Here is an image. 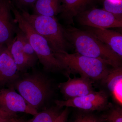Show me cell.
Masks as SVG:
<instances>
[{
	"label": "cell",
	"mask_w": 122,
	"mask_h": 122,
	"mask_svg": "<svg viewBox=\"0 0 122 122\" xmlns=\"http://www.w3.org/2000/svg\"><path fill=\"white\" fill-rule=\"evenodd\" d=\"M9 86L17 90L28 105L38 112L48 102L53 93L50 79L36 70L30 73H20Z\"/></svg>",
	"instance_id": "cell-1"
},
{
	"label": "cell",
	"mask_w": 122,
	"mask_h": 122,
	"mask_svg": "<svg viewBox=\"0 0 122 122\" xmlns=\"http://www.w3.org/2000/svg\"><path fill=\"white\" fill-rule=\"evenodd\" d=\"M64 30L66 38L74 46L76 52L104 61L113 68L122 66V58L87 30L73 27Z\"/></svg>",
	"instance_id": "cell-2"
},
{
	"label": "cell",
	"mask_w": 122,
	"mask_h": 122,
	"mask_svg": "<svg viewBox=\"0 0 122 122\" xmlns=\"http://www.w3.org/2000/svg\"><path fill=\"white\" fill-rule=\"evenodd\" d=\"M55 56L61 63L65 75L78 74L82 77L93 81H102L111 68L104 61L86 56L78 53L70 54L66 51L54 53Z\"/></svg>",
	"instance_id": "cell-3"
},
{
	"label": "cell",
	"mask_w": 122,
	"mask_h": 122,
	"mask_svg": "<svg viewBox=\"0 0 122 122\" xmlns=\"http://www.w3.org/2000/svg\"><path fill=\"white\" fill-rule=\"evenodd\" d=\"M10 6L18 26L28 39L44 70L51 72L64 71L63 65L55 56L45 38L34 30L11 1Z\"/></svg>",
	"instance_id": "cell-4"
},
{
	"label": "cell",
	"mask_w": 122,
	"mask_h": 122,
	"mask_svg": "<svg viewBox=\"0 0 122 122\" xmlns=\"http://www.w3.org/2000/svg\"><path fill=\"white\" fill-rule=\"evenodd\" d=\"M19 11L34 30L45 38L53 53L66 51L69 46V42L65 36L64 28L55 17Z\"/></svg>",
	"instance_id": "cell-5"
},
{
	"label": "cell",
	"mask_w": 122,
	"mask_h": 122,
	"mask_svg": "<svg viewBox=\"0 0 122 122\" xmlns=\"http://www.w3.org/2000/svg\"><path fill=\"white\" fill-rule=\"evenodd\" d=\"M55 103L61 107H71L88 111L103 110L109 109L112 105L109 102L108 94L103 90L66 100H56Z\"/></svg>",
	"instance_id": "cell-6"
},
{
	"label": "cell",
	"mask_w": 122,
	"mask_h": 122,
	"mask_svg": "<svg viewBox=\"0 0 122 122\" xmlns=\"http://www.w3.org/2000/svg\"><path fill=\"white\" fill-rule=\"evenodd\" d=\"M81 25L97 28H121L122 17L105 10L93 8L81 13L77 16Z\"/></svg>",
	"instance_id": "cell-7"
},
{
	"label": "cell",
	"mask_w": 122,
	"mask_h": 122,
	"mask_svg": "<svg viewBox=\"0 0 122 122\" xmlns=\"http://www.w3.org/2000/svg\"><path fill=\"white\" fill-rule=\"evenodd\" d=\"M0 109L8 113L16 114L22 112L33 116L38 112L30 106L12 86L0 89Z\"/></svg>",
	"instance_id": "cell-8"
},
{
	"label": "cell",
	"mask_w": 122,
	"mask_h": 122,
	"mask_svg": "<svg viewBox=\"0 0 122 122\" xmlns=\"http://www.w3.org/2000/svg\"><path fill=\"white\" fill-rule=\"evenodd\" d=\"M10 0L0 2V44L10 46L15 38L18 26L11 14Z\"/></svg>",
	"instance_id": "cell-9"
},
{
	"label": "cell",
	"mask_w": 122,
	"mask_h": 122,
	"mask_svg": "<svg viewBox=\"0 0 122 122\" xmlns=\"http://www.w3.org/2000/svg\"><path fill=\"white\" fill-rule=\"evenodd\" d=\"M68 80L59 84L58 87L65 100L86 95L94 91L92 81L85 77L72 78L66 75Z\"/></svg>",
	"instance_id": "cell-10"
},
{
	"label": "cell",
	"mask_w": 122,
	"mask_h": 122,
	"mask_svg": "<svg viewBox=\"0 0 122 122\" xmlns=\"http://www.w3.org/2000/svg\"><path fill=\"white\" fill-rule=\"evenodd\" d=\"M103 0H61V17L68 24L73 23V19L79 14L92 8Z\"/></svg>",
	"instance_id": "cell-11"
},
{
	"label": "cell",
	"mask_w": 122,
	"mask_h": 122,
	"mask_svg": "<svg viewBox=\"0 0 122 122\" xmlns=\"http://www.w3.org/2000/svg\"><path fill=\"white\" fill-rule=\"evenodd\" d=\"M20 74L7 48L0 57V87H8L19 77Z\"/></svg>",
	"instance_id": "cell-12"
},
{
	"label": "cell",
	"mask_w": 122,
	"mask_h": 122,
	"mask_svg": "<svg viewBox=\"0 0 122 122\" xmlns=\"http://www.w3.org/2000/svg\"><path fill=\"white\" fill-rule=\"evenodd\" d=\"M7 49L20 73L27 72L28 70L35 66L28 58L24 52L21 30L19 28L13 41Z\"/></svg>",
	"instance_id": "cell-13"
},
{
	"label": "cell",
	"mask_w": 122,
	"mask_h": 122,
	"mask_svg": "<svg viewBox=\"0 0 122 122\" xmlns=\"http://www.w3.org/2000/svg\"><path fill=\"white\" fill-rule=\"evenodd\" d=\"M101 81L109 91L113 100L117 105L122 107V66L111 68L107 75Z\"/></svg>",
	"instance_id": "cell-14"
},
{
	"label": "cell",
	"mask_w": 122,
	"mask_h": 122,
	"mask_svg": "<svg viewBox=\"0 0 122 122\" xmlns=\"http://www.w3.org/2000/svg\"><path fill=\"white\" fill-rule=\"evenodd\" d=\"M87 31L111 49L120 57H122V35L120 33L106 29L91 27Z\"/></svg>",
	"instance_id": "cell-15"
},
{
	"label": "cell",
	"mask_w": 122,
	"mask_h": 122,
	"mask_svg": "<svg viewBox=\"0 0 122 122\" xmlns=\"http://www.w3.org/2000/svg\"><path fill=\"white\" fill-rule=\"evenodd\" d=\"M33 14L55 17L61 13V0H36L33 8Z\"/></svg>",
	"instance_id": "cell-16"
},
{
	"label": "cell",
	"mask_w": 122,
	"mask_h": 122,
	"mask_svg": "<svg viewBox=\"0 0 122 122\" xmlns=\"http://www.w3.org/2000/svg\"><path fill=\"white\" fill-rule=\"evenodd\" d=\"M61 108L56 105L46 109L38 112L33 118L29 120V122H56L61 113L60 110Z\"/></svg>",
	"instance_id": "cell-17"
},
{
	"label": "cell",
	"mask_w": 122,
	"mask_h": 122,
	"mask_svg": "<svg viewBox=\"0 0 122 122\" xmlns=\"http://www.w3.org/2000/svg\"><path fill=\"white\" fill-rule=\"evenodd\" d=\"M109 111L103 115L101 118L103 122H122V107L117 105L109 107Z\"/></svg>",
	"instance_id": "cell-18"
},
{
	"label": "cell",
	"mask_w": 122,
	"mask_h": 122,
	"mask_svg": "<svg viewBox=\"0 0 122 122\" xmlns=\"http://www.w3.org/2000/svg\"><path fill=\"white\" fill-rule=\"evenodd\" d=\"M103 9L114 15L122 17V0H103Z\"/></svg>",
	"instance_id": "cell-19"
},
{
	"label": "cell",
	"mask_w": 122,
	"mask_h": 122,
	"mask_svg": "<svg viewBox=\"0 0 122 122\" xmlns=\"http://www.w3.org/2000/svg\"><path fill=\"white\" fill-rule=\"evenodd\" d=\"M20 30L24 52L29 59L35 65L38 60L37 55L26 36Z\"/></svg>",
	"instance_id": "cell-20"
},
{
	"label": "cell",
	"mask_w": 122,
	"mask_h": 122,
	"mask_svg": "<svg viewBox=\"0 0 122 122\" xmlns=\"http://www.w3.org/2000/svg\"><path fill=\"white\" fill-rule=\"evenodd\" d=\"M15 8L19 11L28 12L29 9H33L36 0H10Z\"/></svg>",
	"instance_id": "cell-21"
},
{
	"label": "cell",
	"mask_w": 122,
	"mask_h": 122,
	"mask_svg": "<svg viewBox=\"0 0 122 122\" xmlns=\"http://www.w3.org/2000/svg\"><path fill=\"white\" fill-rule=\"evenodd\" d=\"M72 122H104L101 117L91 114H81L78 115Z\"/></svg>",
	"instance_id": "cell-22"
},
{
	"label": "cell",
	"mask_w": 122,
	"mask_h": 122,
	"mask_svg": "<svg viewBox=\"0 0 122 122\" xmlns=\"http://www.w3.org/2000/svg\"><path fill=\"white\" fill-rule=\"evenodd\" d=\"M69 110L67 107L62 111L56 122H66L68 118Z\"/></svg>",
	"instance_id": "cell-23"
},
{
	"label": "cell",
	"mask_w": 122,
	"mask_h": 122,
	"mask_svg": "<svg viewBox=\"0 0 122 122\" xmlns=\"http://www.w3.org/2000/svg\"><path fill=\"white\" fill-rule=\"evenodd\" d=\"M17 117L16 114L8 113L0 109V118H12Z\"/></svg>",
	"instance_id": "cell-24"
},
{
	"label": "cell",
	"mask_w": 122,
	"mask_h": 122,
	"mask_svg": "<svg viewBox=\"0 0 122 122\" xmlns=\"http://www.w3.org/2000/svg\"><path fill=\"white\" fill-rule=\"evenodd\" d=\"M17 118V117L12 118H0V122H14Z\"/></svg>",
	"instance_id": "cell-25"
},
{
	"label": "cell",
	"mask_w": 122,
	"mask_h": 122,
	"mask_svg": "<svg viewBox=\"0 0 122 122\" xmlns=\"http://www.w3.org/2000/svg\"><path fill=\"white\" fill-rule=\"evenodd\" d=\"M14 122H29V120H25L22 118H17Z\"/></svg>",
	"instance_id": "cell-26"
},
{
	"label": "cell",
	"mask_w": 122,
	"mask_h": 122,
	"mask_svg": "<svg viewBox=\"0 0 122 122\" xmlns=\"http://www.w3.org/2000/svg\"><path fill=\"white\" fill-rule=\"evenodd\" d=\"M7 48V46H6L0 44V52H3Z\"/></svg>",
	"instance_id": "cell-27"
},
{
	"label": "cell",
	"mask_w": 122,
	"mask_h": 122,
	"mask_svg": "<svg viewBox=\"0 0 122 122\" xmlns=\"http://www.w3.org/2000/svg\"><path fill=\"white\" fill-rule=\"evenodd\" d=\"M112 0L114 1H121L122 0Z\"/></svg>",
	"instance_id": "cell-28"
},
{
	"label": "cell",
	"mask_w": 122,
	"mask_h": 122,
	"mask_svg": "<svg viewBox=\"0 0 122 122\" xmlns=\"http://www.w3.org/2000/svg\"><path fill=\"white\" fill-rule=\"evenodd\" d=\"M4 51H3V52H0V57L1 55L2 54V52H3Z\"/></svg>",
	"instance_id": "cell-29"
},
{
	"label": "cell",
	"mask_w": 122,
	"mask_h": 122,
	"mask_svg": "<svg viewBox=\"0 0 122 122\" xmlns=\"http://www.w3.org/2000/svg\"><path fill=\"white\" fill-rule=\"evenodd\" d=\"M1 0H0V2Z\"/></svg>",
	"instance_id": "cell-30"
}]
</instances>
